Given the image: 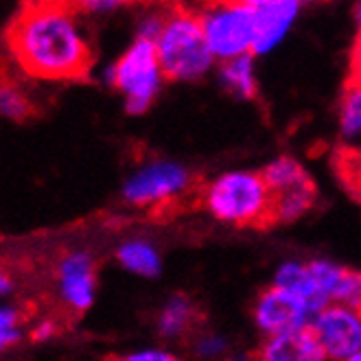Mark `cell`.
I'll return each mask as SVG.
<instances>
[{
	"label": "cell",
	"mask_w": 361,
	"mask_h": 361,
	"mask_svg": "<svg viewBox=\"0 0 361 361\" xmlns=\"http://www.w3.org/2000/svg\"><path fill=\"white\" fill-rule=\"evenodd\" d=\"M5 44L20 71L42 81L88 77L94 53L68 3H25L11 18Z\"/></svg>",
	"instance_id": "1"
},
{
	"label": "cell",
	"mask_w": 361,
	"mask_h": 361,
	"mask_svg": "<svg viewBox=\"0 0 361 361\" xmlns=\"http://www.w3.org/2000/svg\"><path fill=\"white\" fill-rule=\"evenodd\" d=\"M200 204L210 217L235 228L274 226V195L261 171L237 169L215 176L200 188Z\"/></svg>",
	"instance_id": "2"
},
{
	"label": "cell",
	"mask_w": 361,
	"mask_h": 361,
	"mask_svg": "<svg viewBox=\"0 0 361 361\" xmlns=\"http://www.w3.org/2000/svg\"><path fill=\"white\" fill-rule=\"evenodd\" d=\"M154 44L162 73L169 81H200L217 63L206 44L200 11L195 9H166L162 29Z\"/></svg>",
	"instance_id": "3"
},
{
	"label": "cell",
	"mask_w": 361,
	"mask_h": 361,
	"mask_svg": "<svg viewBox=\"0 0 361 361\" xmlns=\"http://www.w3.org/2000/svg\"><path fill=\"white\" fill-rule=\"evenodd\" d=\"M103 81L123 94L125 110L132 116L145 114L166 81L156 44L149 39L136 37L132 47L103 73Z\"/></svg>",
	"instance_id": "4"
},
{
	"label": "cell",
	"mask_w": 361,
	"mask_h": 361,
	"mask_svg": "<svg viewBox=\"0 0 361 361\" xmlns=\"http://www.w3.org/2000/svg\"><path fill=\"white\" fill-rule=\"evenodd\" d=\"M190 169L166 158H152L140 164L123 184V200L134 208L160 210L182 204L195 193Z\"/></svg>",
	"instance_id": "5"
},
{
	"label": "cell",
	"mask_w": 361,
	"mask_h": 361,
	"mask_svg": "<svg viewBox=\"0 0 361 361\" xmlns=\"http://www.w3.org/2000/svg\"><path fill=\"white\" fill-rule=\"evenodd\" d=\"M200 20L206 44L215 61H230L252 55L254 44V3L232 0L212 3L200 9Z\"/></svg>",
	"instance_id": "6"
},
{
	"label": "cell",
	"mask_w": 361,
	"mask_h": 361,
	"mask_svg": "<svg viewBox=\"0 0 361 361\" xmlns=\"http://www.w3.org/2000/svg\"><path fill=\"white\" fill-rule=\"evenodd\" d=\"M317 346L329 361H346L361 353V309L350 305H329L309 326Z\"/></svg>",
	"instance_id": "7"
},
{
	"label": "cell",
	"mask_w": 361,
	"mask_h": 361,
	"mask_svg": "<svg viewBox=\"0 0 361 361\" xmlns=\"http://www.w3.org/2000/svg\"><path fill=\"white\" fill-rule=\"evenodd\" d=\"M254 324L265 335H287L295 331H305L313 322V311L311 307L287 289L281 287H267L259 293L257 302H254Z\"/></svg>",
	"instance_id": "8"
},
{
	"label": "cell",
	"mask_w": 361,
	"mask_h": 361,
	"mask_svg": "<svg viewBox=\"0 0 361 361\" xmlns=\"http://www.w3.org/2000/svg\"><path fill=\"white\" fill-rule=\"evenodd\" d=\"M57 289L63 305L75 313H86L97 295V263L86 250L68 252L57 265Z\"/></svg>",
	"instance_id": "9"
},
{
	"label": "cell",
	"mask_w": 361,
	"mask_h": 361,
	"mask_svg": "<svg viewBox=\"0 0 361 361\" xmlns=\"http://www.w3.org/2000/svg\"><path fill=\"white\" fill-rule=\"evenodd\" d=\"M254 3V44L252 55H267L287 37L295 25L302 3L298 0H252Z\"/></svg>",
	"instance_id": "10"
},
{
	"label": "cell",
	"mask_w": 361,
	"mask_h": 361,
	"mask_svg": "<svg viewBox=\"0 0 361 361\" xmlns=\"http://www.w3.org/2000/svg\"><path fill=\"white\" fill-rule=\"evenodd\" d=\"M259 361H329L309 329L265 337L257 350Z\"/></svg>",
	"instance_id": "11"
},
{
	"label": "cell",
	"mask_w": 361,
	"mask_h": 361,
	"mask_svg": "<svg viewBox=\"0 0 361 361\" xmlns=\"http://www.w3.org/2000/svg\"><path fill=\"white\" fill-rule=\"evenodd\" d=\"M202 322L200 307L184 293H176L169 298L162 311L158 313L156 329L164 339H184L193 337Z\"/></svg>",
	"instance_id": "12"
},
{
	"label": "cell",
	"mask_w": 361,
	"mask_h": 361,
	"mask_svg": "<svg viewBox=\"0 0 361 361\" xmlns=\"http://www.w3.org/2000/svg\"><path fill=\"white\" fill-rule=\"evenodd\" d=\"M271 285L300 295V298L311 307L313 315H317L324 307H329L326 298L313 281L309 263H305V261H285L283 265H279V269H276V274H274Z\"/></svg>",
	"instance_id": "13"
},
{
	"label": "cell",
	"mask_w": 361,
	"mask_h": 361,
	"mask_svg": "<svg viewBox=\"0 0 361 361\" xmlns=\"http://www.w3.org/2000/svg\"><path fill=\"white\" fill-rule=\"evenodd\" d=\"M219 83L226 92H230L235 99L252 101L259 94V79H257V66H254V55H243L230 61H221L219 68Z\"/></svg>",
	"instance_id": "14"
},
{
	"label": "cell",
	"mask_w": 361,
	"mask_h": 361,
	"mask_svg": "<svg viewBox=\"0 0 361 361\" xmlns=\"http://www.w3.org/2000/svg\"><path fill=\"white\" fill-rule=\"evenodd\" d=\"M116 261L127 271L142 276V279H156L162 271V257L158 247L140 237L123 241L116 250Z\"/></svg>",
	"instance_id": "15"
},
{
	"label": "cell",
	"mask_w": 361,
	"mask_h": 361,
	"mask_svg": "<svg viewBox=\"0 0 361 361\" xmlns=\"http://www.w3.org/2000/svg\"><path fill=\"white\" fill-rule=\"evenodd\" d=\"M317 197L315 182H305L293 188L274 193V224H291L305 217Z\"/></svg>",
	"instance_id": "16"
},
{
	"label": "cell",
	"mask_w": 361,
	"mask_h": 361,
	"mask_svg": "<svg viewBox=\"0 0 361 361\" xmlns=\"http://www.w3.org/2000/svg\"><path fill=\"white\" fill-rule=\"evenodd\" d=\"M261 173H263V178H265V182H267V186L271 190V195L313 180L309 176L307 169L302 166V162H298V160L291 158V156H279V158H274L271 162L265 164V169H261Z\"/></svg>",
	"instance_id": "17"
},
{
	"label": "cell",
	"mask_w": 361,
	"mask_h": 361,
	"mask_svg": "<svg viewBox=\"0 0 361 361\" xmlns=\"http://www.w3.org/2000/svg\"><path fill=\"white\" fill-rule=\"evenodd\" d=\"M339 132L344 138L361 136V75H348L339 101Z\"/></svg>",
	"instance_id": "18"
},
{
	"label": "cell",
	"mask_w": 361,
	"mask_h": 361,
	"mask_svg": "<svg viewBox=\"0 0 361 361\" xmlns=\"http://www.w3.org/2000/svg\"><path fill=\"white\" fill-rule=\"evenodd\" d=\"M33 112V103L16 79L0 77V116L9 121H25Z\"/></svg>",
	"instance_id": "19"
},
{
	"label": "cell",
	"mask_w": 361,
	"mask_h": 361,
	"mask_svg": "<svg viewBox=\"0 0 361 361\" xmlns=\"http://www.w3.org/2000/svg\"><path fill=\"white\" fill-rule=\"evenodd\" d=\"M333 166L346 193L361 204V149H337Z\"/></svg>",
	"instance_id": "20"
},
{
	"label": "cell",
	"mask_w": 361,
	"mask_h": 361,
	"mask_svg": "<svg viewBox=\"0 0 361 361\" xmlns=\"http://www.w3.org/2000/svg\"><path fill=\"white\" fill-rule=\"evenodd\" d=\"M228 348V339L215 331H197L190 337V350L200 361H224L230 355Z\"/></svg>",
	"instance_id": "21"
},
{
	"label": "cell",
	"mask_w": 361,
	"mask_h": 361,
	"mask_svg": "<svg viewBox=\"0 0 361 361\" xmlns=\"http://www.w3.org/2000/svg\"><path fill=\"white\" fill-rule=\"evenodd\" d=\"M105 361H182L176 353L164 350V348H142L132 350L123 355H110Z\"/></svg>",
	"instance_id": "22"
},
{
	"label": "cell",
	"mask_w": 361,
	"mask_h": 361,
	"mask_svg": "<svg viewBox=\"0 0 361 361\" xmlns=\"http://www.w3.org/2000/svg\"><path fill=\"white\" fill-rule=\"evenodd\" d=\"M162 20H164V11H154V13H147L140 23H138V35L142 39H149L156 42L160 29H162Z\"/></svg>",
	"instance_id": "23"
},
{
	"label": "cell",
	"mask_w": 361,
	"mask_h": 361,
	"mask_svg": "<svg viewBox=\"0 0 361 361\" xmlns=\"http://www.w3.org/2000/svg\"><path fill=\"white\" fill-rule=\"evenodd\" d=\"M355 20H357V31L350 51V75H361V5H357Z\"/></svg>",
	"instance_id": "24"
},
{
	"label": "cell",
	"mask_w": 361,
	"mask_h": 361,
	"mask_svg": "<svg viewBox=\"0 0 361 361\" xmlns=\"http://www.w3.org/2000/svg\"><path fill=\"white\" fill-rule=\"evenodd\" d=\"M20 320H23V315L16 307H9V305H0V331H11V329H18Z\"/></svg>",
	"instance_id": "25"
},
{
	"label": "cell",
	"mask_w": 361,
	"mask_h": 361,
	"mask_svg": "<svg viewBox=\"0 0 361 361\" xmlns=\"http://www.w3.org/2000/svg\"><path fill=\"white\" fill-rule=\"evenodd\" d=\"M55 333H57V324L53 320H42V322H37L33 326L31 339H33V342H47V339H51Z\"/></svg>",
	"instance_id": "26"
},
{
	"label": "cell",
	"mask_w": 361,
	"mask_h": 361,
	"mask_svg": "<svg viewBox=\"0 0 361 361\" xmlns=\"http://www.w3.org/2000/svg\"><path fill=\"white\" fill-rule=\"evenodd\" d=\"M81 7L88 13H110L114 9H118L121 3H114V0H92V3H83Z\"/></svg>",
	"instance_id": "27"
},
{
	"label": "cell",
	"mask_w": 361,
	"mask_h": 361,
	"mask_svg": "<svg viewBox=\"0 0 361 361\" xmlns=\"http://www.w3.org/2000/svg\"><path fill=\"white\" fill-rule=\"evenodd\" d=\"M16 342H20V329H11V331H0V353L11 348Z\"/></svg>",
	"instance_id": "28"
},
{
	"label": "cell",
	"mask_w": 361,
	"mask_h": 361,
	"mask_svg": "<svg viewBox=\"0 0 361 361\" xmlns=\"http://www.w3.org/2000/svg\"><path fill=\"white\" fill-rule=\"evenodd\" d=\"M13 291V281H11V276L5 271V269H0V295H9Z\"/></svg>",
	"instance_id": "29"
},
{
	"label": "cell",
	"mask_w": 361,
	"mask_h": 361,
	"mask_svg": "<svg viewBox=\"0 0 361 361\" xmlns=\"http://www.w3.org/2000/svg\"><path fill=\"white\" fill-rule=\"evenodd\" d=\"M224 361H259L257 353H230Z\"/></svg>",
	"instance_id": "30"
},
{
	"label": "cell",
	"mask_w": 361,
	"mask_h": 361,
	"mask_svg": "<svg viewBox=\"0 0 361 361\" xmlns=\"http://www.w3.org/2000/svg\"><path fill=\"white\" fill-rule=\"evenodd\" d=\"M353 307H359V309H361V271H359V279H357V289H355V300H353Z\"/></svg>",
	"instance_id": "31"
},
{
	"label": "cell",
	"mask_w": 361,
	"mask_h": 361,
	"mask_svg": "<svg viewBox=\"0 0 361 361\" xmlns=\"http://www.w3.org/2000/svg\"><path fill=\"white\" fill-rule=\"evenodd\" d=\"M346 361H361V353H357V355H353V357H348Z\"/></svg>",
	"instance_id": "32"
}]
</instances>
